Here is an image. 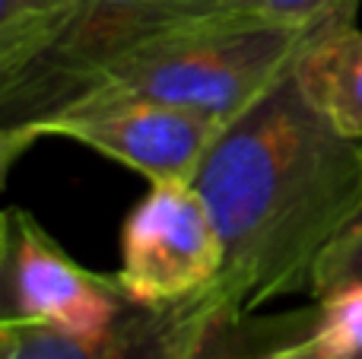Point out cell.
<instances>
[{
  "instance_id": "12",
  "label": "cell",
  "mask_w": 362,
  "mask_h": 359,
  "mask_svg": "<svg viewBox=\"0 0 362 359\" xmlns=\"http://www.w3.org/2000/svg\"><path fill=\"white\" fill-rule=\"evenodd\" d=\"M359 0H223V10L289 25H350Z\"/></svg>"
},
{
  "instance_id": "13",
  "label": "cell",
  "mask_w": 362,
  "mask_h": 359,
  "mask_svg": "<svg viewBox=\"0 0 362 359\" xmlns=\"http://www.w3.org/2000/svg\"><path fill=\"white\" fill-rule=\"evenodd\" d=\"M353 359H362V353H359V356H353Z\"/></svg>"
},
{
  "instance_id": "1",
  "label": "cell",
  "mask_w": 362,
  "mask_h": 359,
  "mask_svg": "<svg viewBox=\"0 0 362 359\" xmlns=\"http://www.w3.org/2000/svg\"><path fill=\"white\" fill-rule=\"evenodd\" d=\"M194 184L223 235L206 290L245 315L308 290L327 242L362 207V140L334 131L289 73L223 127Z\"/></svg>"
},
{
  "instance_id": "4",
  "label": "cell",
  "mask_w": 362,
  "mask_h": 359,
  "mask_svg": "<svg viewBox=\"0 0 362 359\" xmlns=\"http://www.w3.org/2000/svg\"><path fill=\"white\" fill-rule=\"evenodd\" d=\"M223 271V235L194 182L153 184L121 239L118 283L140 305L197 296Z\"/></svg>"
},
{
  "instance_id": "5",
  "label": "cell",
  "mask_w": 362,
  "mask_h": 359,
  "mask_svg": "<svg viewBox=\"0 0 362 359\" xmlns=\"http://www.w3.org/2000/svg\"><path fill=\"white\" fill-rule=\"evenodd\" d=\"M226 121L204 112L150 99H86L42 121L35 137H67L127 169L150 184L194 182L223 134Z\"/></svg>"
},
{
  "instance_id": "3",
  "label": "cell",
  "mask_w": 362,
  "mask_h": 359,
  "mask_svg": "<svg viewBox=\"0 0 362 359\" xmlns=\"http://www.w3.org/2000/svg\"><path fill=\"white\" fill-rule=\"evenodd\" d=\"M223 13V0H67L42 51L0 73V163L35 143V127L89 93L144 45Z\"/></svg>"
},
{
  "instance_id": "10",
  "label": "cell",
  "mask_w": 362,
  "mask_h": 359,
  "mask_svg": "<svg viewBox=\"0 0 362 359\" xmlns=\"http://www.w3.org/2000/svg\"><path fill=\"white\" fill-rule=\"evenodd\" d=\"M67 0H0V73H10L45 48Z\"/></svg>"
},
{
  "instance_id": "6",
  "label": "cell",
  "mask_w": 362,
  "mask_h": 359,
  "mask_svg": "<svg viewBox=\"0 0 362 359\" xmlns=\"http://www.w3.org/2000/svg\"><path fill=\"white\" fill-rule=\"evenodd\" d=\"M4 322L57 324L95 331L131 305L118 273L105 277L76 264L42 223L23 207H10L0 226Z\"/></svg>"
},
{
  "instance_id": "7",
  "label": "cell",
  "mask_w": 362,
  "mask_h": 359,
  "mask_svg": "<svg viewBox=\"0 0 362 359\" xmlns=\"http://www.w3.org/2000/svg\"><path fill=\"white\" fill-rule=\"evenodd\" d=\"M235 318L210 290L169 305L131 302L112 324L67 331L57 324L0 322V359H194L204 337Z\"/></svg>"
},
{
  "instance_id": "9",
  "label": "cell",
  "mask_w": 362,
  "mask_h": 359,
  "mask_svg": "<svg viewBox=\"0 0 362 359\" xmlns=\"http://www.w3.org/2000/svg\"><path fill=\"white\" fill-rule=\"evenodd\" d=\"M293 80L334 131L362 140V29L340 25L315 38L296 61Z\"/></svg>"
},
{
  "instance_id": "11",
  "label": "cell",
  "mask_w": 362,
  "mask_h": 359,
  "mask_svg": "<svg viewBox=\"0 0 362 359\" xmlns=\"http://www.w3.org/2000/svg\"><path fill=\"white\" fill-rule=\"evenodd\" d=\"M346 290H362V207L327 242L308 283L312 299H327Z\"/></svg>"
},
{
  "instance_id": "2",
  "label": "cell",
  "mask_w": 362,
  "mask_h": 359,
  "mask_svg": "<svg viewBox=\"0 0 362 359\" xmlns=\"http://www.w3.org/2000/svg\"><path fill=\"white\" fill-rule=\"evenodd\" d=\"M331 29L340 25H289L223 10L127 54L76 102L150 99L229 124L286 80L302 51Z\"/></svg>"
},
{
  "instance_id": "8",
  "label": "cell",
  "mask_w": 362,
  "mask_h": 359,
  "mask_svg": "<svg viewBox=\"0 0 362 359\" xmlns=\"http://www.w3.org/2000/svg\"><path fill=\"white\" fill-rule=\"evenodd\" d=\"M194 359H340L325 328V305L283 315H255L248 312L219 322Z\"/></svg>"
}]
</instances>
